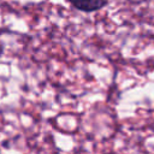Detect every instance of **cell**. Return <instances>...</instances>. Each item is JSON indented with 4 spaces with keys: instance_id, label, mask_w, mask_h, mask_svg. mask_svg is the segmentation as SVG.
Instances as JSON below:
<instances>
[{
    "instance_id": "cell-1",
    "label": "cell",
    "mask_w": 154,
    "mask_h": 154,
    "mask_svg": "<svg viewBox=\"0 0 154 154\" xmlns=\"http://www.w3.org/2000/svg\"><path fill=\"white\" fill-rule=\"evenodd\" d=\"M70 4L78 11L82 12H96L103 8L108 0H69Z\"/></svg>"
}]
</instances>
